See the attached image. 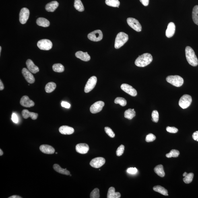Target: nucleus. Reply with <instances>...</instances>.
<instances>
[{"label": "nucleus", "mask_w": 198, "mask_h": 198, "mask_svg": "<svg viewBox=\"0 0 198 198\" xmlns=\"http://www.w3.org/2000/svg\"><path fill=\"white\" fill-rule=\"evenodd\" d=\"M152 60L153 57L151 54L148 53H144L139 56L137 58L135 64L137 67H144L150 64Z\"/></svg>", "instance_id": "obj_1"}, {"label": "nucleus", "mask_w": 198, "mask_h": 198, "mask_svg": "<svg viewBox=\"0 0 198 198\" xmlns=\"http://www.w3.org/2000/svg\"><path fill=\"white\" fill-rule=\"evenodd\" d=\"M186 60L190 65L196 67L198 65V60L195 52L190 46H188L185 48Z\"/></svg>", "instance_id": "obj_2"}, {"label": "nucleus", "mask_w": 198, "mask_h": 198, "mask_svg": "<svg viewBox=\"0 0 198 198\" xmlns=\"http://www.w3.org/2000/svg\"><path fill=\"white\" fill-rule=\"evenodd\" d=\"M129 39L128 35L123 32H120L116 37L114 47L118 49L123 46Z\"/></svg>", "instance_id": "obj_3"}, {"label": "nucleus", "mask_w": 198, "mask_h": 198, "mask_svg": "<svg viewBox=\"0 0 198 198\" xmlns=\"http://www.w3.org/2000/svg\"><path fill=\"white\" fill-rule=\"evenodd\" d=\"M166 79L168 83L176 87L181 86L184 84V79L179 76H169L167 77Z\"/></svg>", "instance_id": "obj_4"}, {"label": "nucleus", "mask_w": 198, "mask_h": 198, "mask_svg": "<svg viewBox=\"0 0 198 198\" xmlns=\"http://www.w3.org/2000/svg\"><path fill=\"white\" fill-rule=\"evenodd\" d=\"M192 102L191 96L189 95L185 94L180 98L179 102V105L180 107L185 109L191 105Z\"/></svg>", "instance_id": "obj_5"}, {"label": "nucleus", "mask_w": 198, "mask_h": 198, "mask_svg": "<svg viewBox=\"0 0 198 198\" xmlns=\"http://www.w3.org/2000/svg\"><path fill=\"white\" fill-rule=\"evenodd\" d=\"M37 46L40 50H48L51 49L53 46V44L50 40L44 39L39 41Z\"/></svg>", "instance_id": "obj_6"}, {"label": "nucleus", "mask_w": 198, "mask_h": 198, "mask_svg": "<svg viewBox=\"0 0 198 198\" xmlns=\"http://www.w3.org/2000/svg\"><path fill=\"white\" fill-rule=\"evenodd\" d=\"M89 39L94 42H98L101 40L103 38L102 32L100 30L94 31L88 35Z\"/></svg>", "instance_id": "obj_7"}, {"label": "nucleus", "mask_w": 198, "mask_h": 198, "mask_svg": "<svg viewBox=\"0 0 198 198\" xmlns=\"http://www.w3.org/2000/svg\"><path fill=\"white\" fill-rule=\"evenodd\" d=\"M97 82V77L95 76L91 77L87 81L85 88V92L88 93L91 92L96 86Z\"/></svg>", "instance_id": "obj_8"}, {"label": "nucleus", "mask_w": 198, "mask_h": 198, "mask_svg": "<svg viewBox=\"0 0 198 198\" xmlns=\"http://www.w3.org/2000/svg\"><path fill=\"white\" fill-rule=\"evenodd\" d=\"M128 25L137 32H141L142 26L138 20L133 18H129L127 19Z\"/></svg>", "instance_id": "obj_9"}, {"label": "nucleus", "mask_w": 198, "mask_h": 198, "mask_svg": "<svg viewBox=\"0 0 198 198\" xmlns=\"http://www.w3.org/2000/svg\"><path fill=\"white\" fill-rule=\"evenodd\" d=\"M30 11L27 8H23L21 9L19 14V20L21 24H26L30 16Z\"/></svg>", "instance_id": "obj_10"}, {"label": "nucleus", "mask_w": 198, "mask_h": 198, "mask_svg": "<svg viewBox=\"0 0 198 198\" xmlns=\"http://www.w3.org/2000/svg\"><path fill=\"white\" fill-rule=\"evenodd\" d=\"M104 105V102L102 101L96 102L90 107V111L93 114L97 113L101 111Z\"/></svg>", "instance_id": "obj_11"}, {"label": "nucleus", "mask_w": 198, "mask_h": 198, "mask_svg": "<svg viewBox=\"0 0 198 198\" xmlns=\"http://www.w3.org/2000/svg\"><path fill=\"white\" fill-rule=\"evenodd\" d=\"M105 160L101 157L95 158L93 159L90 162V166L95 168H99L105 163Z\"/></svg>", "instance_id": "obj_12"}, {"label": "nucleus", "mask_w": 198, "mask_h": 198, "mask_svg": "<svg viewBox=\"0 0 198 198\" xmlns=\"http://www.w3.org/2000/svg\"><path fill=\"white\" fill-rule=\"evenodd\" d=\"M121 88L122 90L130 95L131 96L135 97L137 96V93L136 90L130 85L127 84L122 85Z\"/></svg>", "instance_id": "obj_13"}, {"label": "nucleus", "mask_w": 198, "mask_h": 198, "mask_svg": "<svg viewBox=\"0 0 198 198\" xmlns=\"http://www.w3.org/2000/svg\"><path fill=\"white\" fill-rule=\"evenodd\" d=\"M22 73L27 82L30 84H32L35 82V79L34 76L28 69L24 68L22 69Z\"/></svg>", "instance_id": "obj_14"}, {"label": "nucleus", "mask_w": 198, "mask_h": 198, "mask_svg": "<svg viewBox=\"0 0 198 198\" xmlns=\"http://www.w3.org/2000/svg\"><path fill=\"white\" fill-rule=\"evenodd\" d=\"M20 104L21 105L27 108H30L35 105L34 101L30 100L28 96H24L21 98Z\"/></svg>", "instance_id": "obj_15"}, {"label": "nucleus", "mask_w": 198, "mask_h": 198, "mask_svg": "<svg viewBox=\"0 0 198 198\" xmlns=\"http://www.w3.org/2000/svg\"><path fill=\"white\" fill-rule=\"evenodd\" d=\"M76 150L77 153L80 154H86L89 150V147L86 143H79L76 146Z\"/></svg>", "instance_id": "obj_16"}, {"label": "nucleus", "mask_w": 198, "mask_h": 198, "mask_svg": "<svg viewBox=\"0 0 198 198\" xmlns=\"http://www.w3.org/2000/svg\"><path fill=\"white\" fill-rule=\"evenodd\" d=\"M175 26L174 23L170 22L169 23L166 32V36L168 38L174 36L175 31Z\"/></svg>", "instance_id": "obj_17"}, {"label": "nucleus", "mask_w": 198, "mask_h": 198, "mask_svg": "<svg viewBox=\"0 0 198 198\" xmlns=\"http://www.w3.org/2000/svg\"><path fill=\"white\" fill-rule=\"evenodd\" d=\"M26 65L28 69L32 73H36L39 71V68L35 65L34 62L30 59L27 60Z\"/></svg>", "instance_id": "obj_18"}, {"label": "nucleus", "mask_w": 198, "mask_h": 198, "mask_svg": "<svg viewBox=\"0 0 198 198\" xmlns=\"http://www.w3.org/2000/svg\"><path fill=\"white\" fill-rule=\"evenodd\" d=\"M39 149L42 152L47 154H53L55 151L53 147L47 145H41Z\"/></svg>", "instance_id": "obj_19"}, {"label": "nucleus", "mask_w": 198, "mask_h": 198, "mask_svg": "<svg viewBox=\"0 0 198 198\" xmlns=\"http://www.w3.org/2000/svg\"><path fill=\"white\" fill-rule=\"evenodd\" d=\"M60 133L64 135H71L74 132L73 128L67 126H63L59 128Z\"/></svg>", "instance_id": "obj_20"}, {"label": "nucleus", "mask_w": 198, "mask_h": 198, "mask_svg": "<svg viewBox=\"0 0 198 198\" xmlns=\"http://www.w3.org/2000/svg\"><path fill=\"white\" fill-rule=\"evenodd\" d=\"M22 115L25 119L31 118L32 120H35L37 119L38 114L34 112H30L28 110L24 109L22 112Z\"/></svg>", "instance_id": "obj_21"}, {"label": "nucleus", "mask_w": 198, "mask_h": 198, "mask_svg": "<svg viewBox=\"0 0 198 198\" xmlns=\"http://www.w3.org/2000/svg\"><path fill=\"white\" fill-rule=\"evenodd\" d=\"M75 56L77 58L84 61H88L91 59L90 56L87 52L85 53L82 51H78L76 53Z\"/></svg>", "instance_id": "obj_22"}, {"label": "nucleus", "mask_w": 198, "mask_h": 198, "mask_svg": "<svg viewBox=\"0 0 198 198\" xmlns=\"http://www.w3.org/2000/svg\"><path fill=\"white\" fill-rule=\"evenodd\" d=\"M59 6V3L57 1H52L46 5L45 9L48 12H54L57 8Z\"/></svg>", "instance_id": "obj_23"}, {"label": "nucleus", "mask_w": 198, "mask_h": 198, "mask_svg": "<svg viewBox=\"0 0 198 198\" xmlns=\"http://www.w3.org/2000/svg\"><path fill=\"white\" fill-rule=\"evenodd\" d=\"M115 189L113 187H110L108 190L107 194L108 198H120L121 195L119 192H116Z\"/></svg>", "instance_id": "obj_24"}, {"label": "nucleus", "mask_w": 198, "mask_h": 198, "mask_svg": "<svg viewBox=\"0 0 198 198\" xmlns=\"http://www.w3.org/2000/svg\"><path fill=\"white\" fill-rule=\"evenodd\" d=\"M53 168L56 172L59 173L69 175L70 174V172L67 170V169L62 168L59 164H54L53 166Z\"/></svg>", "instance_id": "obj_25"}, {"label": "nucleus", "mask_w": 198, "mask_h": 198, "mask_svg": "<svg viewBox=\"0 0 198 198\" xmlns=\"http://www.w3.org/2000/svg\"><path fill=\"white\" fill-rule=\"evenodd\" d=\"M36 24L39 26L47 27L49 26L50 23L47 19L42 18V17H40V18H39L37 20Z\"/></svg>", "instance_id": "obj_26"}, {"label": "nucleus", "mask_w": 198, "mask_h": 198, "mask_svg": "<svg viewBox=\"0 0 198 198\" xmlns=\"http://www.w3.org/2000/svg\"><path fill=\"white\" fill-rule=\"evenodd\" d=\"M154 171L156 173L161 177H163L165 175V173L162 165H159L154 168Z\"/></svg>", "instance_id": "obj_27"}, {"label": "nucleus", "mask_w": 198, "mask_h": 198, "mask_svg": "<svg viewBox=\"0 0 198 198\" xmlns=\"http://www.w3.org/2000/svg\"><path fill=\"white\" fill-rule=\"evenodd\" d=\"M124 115L126 119L131 120L135 116L136 113L134 109H129L126 110Z\"/></svg>", "instance_id": "obj_28"}, {"label": "nucleus", "mask_w": 198, "mask_h": 198, "mask_svg": "<svg viewBox=\"0 0 198 198\" xmlns=\"http://www.w3.org/2000/svg\"><path fill=\"white\" fill-rule=\"evenodd\" d=\"M192 19L194 23L198 26V6L196 5L193 7L192 11Z\"/></svg>", "instance_id": "obj_29"}, {"label": "nucleus", "mask_w": 198, "mask_h": 198, "mask_svg": "<svg viewBox=\"0 0 198 198\" xmlns=\"http://www.w3.org/2000/svg\"><path fill=\"white\" fill-rule=\"evenodd\" d=\"M153 189L155 192H158L162 195L164 196H168V191L163 187L160 186H154Z\"/></svg>", "instance_id": "obj_30"}, {"label": "nucleus", "mask_w": 198, "mask_h": 198, "mask_svg": "<svg viewBox=\"0 0 198 198\" xmlns=\"http://www.w3.org/2000/svg\"><path fill=\"white\" fill-rule=\"evenodd\" d=\"M56 87V85L55 83L53 82L48 83L45 86L46 92L48 93H51L53 92Z\"/></svg>", "instance_id": "obj_31"}, {"label": "nucleus", "mask_w": 198, "mask_h": 198, "mask_svg": "<svg viewBox=\"0 0 198 198\" xmlns=\"http://www.w3.org/2000/svg\"><path fill=\"white\" fill-rule=\"evenodd\" d=\"M74 7L76 9L80 12L84 10V7L81 1V0H75L74 2Z\"/></svg>", "instance_id": "obj_32"}, {"label": "nucleus", "mask_w": 198, "mask_h": 198, "mask_svg": "<svg viewBox=\"0 0 198 198\" xmlns=\"http://www.w3.org/2000/svg\"><path fill=\"white\" fill-rule=\"evenodd\" d=\"M105 3L109 6L119 8L120 5L119 0H106Z\"/></svg>", "instance_id": "obj_33"}, {"label": "nucleus", "mask_w": 198, "mask_h": 198, "mask_svg": "<svg viewBox=\"0 0 198 198\" xmlns=\"http://www.w3.org/2000/svg\"><path fill=\"white\" fill-rule=\"evenodd\" d=\"M53 70L55 72L61 73L64 71V67L61 64H54L53 66Z\"/></svg>", "instance_id": "obj_34"}, {"label": "nucleus", "mask_w": 198, "mask_h": 198, "mask_svg": "<svg viewBox=\"0 0 198 198\" xmlns=\"http://www.w3.org/2000/svg\"><path fill=\"white\" fill-rule=\"evenodd\" d=\"M179 154V152L178 151L175 150V149H172L169 153L166 155V156L169 158H171L172 157L177 158Z\"/></svg>", "instance_id": "obj_35"}, {"label": "nucleus", "mask_w": 198, "mask_h": 198, "mask_svg": "<svg viewBox=\"0 0 198 198\" xmlns=\"http://www.w3.org/2000/svg\"><path fill=\"white\" fill-rule=\"evenodd\" d=\"M116 104H119L122 106H125L127 104V101L124 98L122 97H117L114 101Z\"/></svg>", "instance_id": "obj_36"}, {"label": "nucleus", "mask_w": 198, "mask_h": 198, "mask_svg": "<svg viewBox=\"0 0 198 198\" xmlns=\"http://www.w3.org/2000/svg\"><path fill=\"white\" fill-rule=\"evenodd\" d=\"M194 177V174L193 173H190L188 174L184 178L183 180L184 182L186 184L191 183L193 180Z\"/></svg>", "instance_id": "obj_37"}, {"label": "nucleus", "mask_w": 198, "mask_h": 198, "mask_svg": "<svg viewBox=\"0 0 198 198\" xmlns=\"http://www.w3.org/2000/svg\"><path fill=\"white\" fill-rule=\"evenodd\" d=\"M100 197V191L98 188H95L91 192L90 195L91 198H99Z\"/></svg>", "instance_id": "obj_38"}, {"label": "nucleus", "mask_w": 198, "mask_h": 198, "mask_svg": "<svg viewBox=\"0 0 198 198\" xmlns=\"http://www.w3.org/2000/svg\"><path fill=\"white\" fill-rule=\"evenodd\" d=\"M152 121L155 123H157L159 121V113L156 110H154L152 112Z\"/></svg>", "instance_id": "obj_39"}, {"label": "nucleus", "mask_w": 198, "mask_h": 198, "mask_svg": "<svg viewBox=\"0 0 198 198\" xmlns=\"http://www.w3.org/2000/svg\"><path fill=\"white\" fill-rule=\"evenodd\" d=\"M125 146L123 145H121L118 147L117 151H116V154L118 156H122L125 151Z\"/></svg>", "instance_id": "obj_40"}, {"label": "nucleus", "mask_w": 198, "mask_h": 198, "mask_svg": "<svg viewBox=\"0 0 198 198\" xmlns=\"http://www.w3.org/2000/svg\"><path fill=\"white\" fill-rule=\"evenodd\" d=\"M156 139V137L152 134H149L146 137L145 140L146 142H150L154 141Z\"/></svg>", "instance_id": "obj_41"}, {"label": "nucleus", "mask_w": 198, "mask_h": 198, "mask_svg": "<svg viewBox=\"0 0 198 198\" xmlns=\"http://www.w3.org/2000/svg\"><path fill=\"white\" fill-rule=\"evenodd\" d=\"M105 131L106 133L110 137L113 138L115 137V134L114 133L112 130L110 128L106 127L105 128Z\"/></svg>", "instance_id": "obj_42"}, {"label": "nucleus", "mask_w": 198, "mask_h": 198, "mask_svg": "<svg viewBox=\"0 0 198 198\" xmlns=\"http://www.w3.org/2000/svg\"><path fill=\"white\" fill-rule=\"evenodd\" d=\"M166 130L169 133H177L178 131L177 128L175 127H171L169 126L166 128Z\"/></svg>", "instance_id": "obj_43"}, {"label": "nucleus", "mask_w": 198, "mask_h": 198, "mask_svg": "<svg viewBox=\"0 0 198 198\" xmlns=\"http://www.w3.org/2000/svg\"><path fill=\"white\" fill-rule=\"evenodd\" d=\"M127 172L128 173L131 174H136L138 172V170L136 168H130L127 170Z\"/></svg>", "instance_id": "obj_44"}, {"label": "nucleus", "mask_w": 198, "mask_h": 198, "mask_svg": "<svg viewBox=\"0 0 198 198\" xmlns=\"http://www.w3.org/2000/svg\"><path fill=\"white\" fill-rule=\"evenodd\" d=\"M13 122L15 123H17L19 122V118L17 114L15 113H13L11 118Z\"/></svg>", "instance_id": "obj_45"}, {"label": "nucleus", "mask_w": 198, "mask_h": 198, "mask_svg": "<svg viewBox=\"0 0 198 198\" xmlns=\"http://www.w3.org/2000/svg\"><path fill=\"white\" fill-rule=\"evenodd\" d=\"M61 106L66 108H70L71 105L67 102L63 101L61 102Z\"/></svg>", "instance_id": "obj_46"}, {"label": "nucleus", "mask_w": 198, "mask_h": 198, "mask_svg": "<svg viewBox=\"0 0 198 198\" xmlns=\"http://www.w3.org/2000/svg\"><path fill=\"white\" fill-rule=\"evenodd\" d=\"M192 137L195 141L198 142V131L194 132L192 135Z\"/></svg>", "instance_id": "obj_47"}, {"label": "nucleus", "mask_w": 198, "mask_h": 198, "mask_svg": "<svg viewBox=\"0 0 198 198\" xmlns=\"http://www.w3.org/2000/svg\"><path fill=\"white\" fill-rule=\"evenodd\" d=\"M139 1L145 6H147L149 5V0H139Z\"/></svg>", "instance_id": "obj_48"}, {"label": "nucleus", "mask_w": 198, "mask_h": 198, "mask_svg": "<svg viewBox=\"0 0 198 198\" xmlns=\"http://www.w3.org/2000/svg\"><path fill=\"white\" fill-rule=\"evenodd\" d=\"M4 89V86L1 80H0V90H2Z\"/></svg>", "instance_id": "obj_49"}, {"label": "nucleus", "mask_w": 198, "mask_h": 198, "mask_svg": "<svg viewBox=\"0 0 198 198\" xmlns=\"http://www.w3.org/2000/svg\"><path fill=\"white\" fill-rule=\"evenodd\" d=\"M9 198H21L22 197L17 195H14L8 197Z\"/></svg>", "instance_id": "obj_50"}, {"label": "nucleus", "mask_w": 198, "mask_h": 198, "mask_svg": "<svg viewBox=\"0 0 198 198\" xmlns=\"http://www.w3.org/2000/svg\"><path fill=\"white\" fill-rule=\"evenodd\" d=\"M3 152L2 151V149H0V156H2V155H3Z\"/></svg>", "instance_id": "obj_51"}, {"label": "nucleus", "mask_w": 198, "mask_h": 198, "mask_svg": "<svg viewBox=\"0 0 198 198\" xmlns=\"http://www.w3.org/2000/svg\"><path fill=\"white\" fill-rule=\"evenodd\" d=\"M188 174L186 172H184L183 175V176H184V177H185V176L187 175Z\"/></svg>", "instance_id": "obj_52"}, {"label": "nucleus", "mask_w": 198, "mask_h": 198, "mask_svg": "<svg viewBox=\"0 0 198 198\" xmlns=\"http://www.w3.org/2000/svg\"><path fill=\"white\" fill-rule=\"evenodd\" d=\"M1 50H2V47H0V53H1Z\"/></svg>", "instance_id": "obj_53"}, {"label": "nucleus", "mask_w": 198, "mask_h": 198, "mask_svg": "<svg viewBox=\"0 0 198 198\" xmlns=\"http://www.w3.org/2000/svg\"><path fill=\"white\" fill-rule=\"evenodd\" d=\"M56 154H57V152H56Z\"/></svg>", "instance_id": "obj_54"}]
</instances>
